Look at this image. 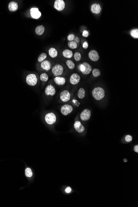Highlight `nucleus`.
I'll list each match as a JSON object with an SVG mask.
<instances>
[{
	"instance_id": "1",
	"label": "nucleus",
	"mask_w": 138,
	"mask_h": 207,
	"mask_svg": "<svg viewBox=\"0 0 138 207\" xmlns=\"http://www.w3.org/2000/svg\"><path fill=\"white\" fill-rule=\"evenodd\" d=\"M92 95L95 100L97 101H100L103 99L105 97V90L101 87H96L93 90Z\"/></svg>"
},
{
	"instance_id": "2",
	"label": "nucleus",
	"mask_w": 138,
	"mask_h": 207,
	"mask_svg": "<svg viewBox=\"0 0 138 207\" xmlns=\"http://www.w3.org/2000/svg\"><path fill=\"white\" fill-rule=\"evenodd\" d=\"M26 81L30 86H35L38 82V79L37 76L34 74H30L27 75L26 78Z\"/></svg>"
},
{
	"instance_id": "3",
	"label": "nucleus",
	"mask_w": 138,
	"mask_h": 207,
	"mask_svg": "<svg viewBox=\"0 0 138 207\" xmlns=\"http://www.w3.org/2000/svg\"><path fill=\"white\" fill-rule=\"evenodd\" d=\"M64 71V68L61 65L56 64L52 69V72L55 77H58L62 75Z\"/></svg>"
},
{
	"instance_id": "4",
	"label": "nucleus",
	"mask_w": 138,
	"mask_h": 207,
	"mask_svg": "<svg viewBox=\"0 0 138 207\" xmlns=\"http://www.w3.org/2000/svg\"><path fill=\"white\" fill-rule=\"evenodd\" d=\"M45 119L46 123L48 125H52L56 122V116L53 113L50 112L46 114Z\"/></svg>"
},
{
	"instance_id": "5",
	"label": "nucleus",
	"mask_w": 138,
	"mask_h": 207,
	"mask_svg": "<svg viewBox=\"0 0 138 207\" xmlns=\"http://www.w3.org/2000/svg\"><path fill=\"white\" fill-rule=\"evenodd\" d=\"M31 17L34 19H39L41 16V13L37 8H32L30 10Z\"/></svg>"
},
{
	"instance_id": "6",
	"label": "nucleus",
	"mask_w": 138,
	"mask_h": 207,
	"mask_svg": "<svg viewBox=\"0 0 138 207\" xmlns=\"http://www.w3.org/2000/svg\"><path fill=\"white\" fill-rule=\"evenodd\" d=\"M73 107L69 104H65L61 108V112L64 115H67L73 111Z\"/></svg>"
},
{
	"instance_id": "7",
	"label": "nucleus",
	"mask_w": 138,
	"mask_h": 207,
	"mask_svg": "<svg viewBox=\"0 0 138 207\" xmlns=\"http://www.w3.org/2000/svg\"><path fill=\"white\" fill-rule=\"evenodd\" d=\"M65 7V3L63 0H56L54 4V8L59 11L64 10Z\"/></svg>"
},
{
	"instance_id": "8",
	"label": "nucleus",
	"mask_w": 138,
	"mask_h": 207,
	"mask_svg": "<svg viewBox=\"0 0 138 207\" xmlns=\"http://www.w3.org/2000/svg\"><path fill=\"white\" fill-rule=\"evenodd\" d=\"M91 112L87 109H85L80 114V117L82 121H86L90 119Z\"/></svg>"
},
{
	"instance_id": "9",
	"label": "nucleus",
	"mask_w": 138,
	"mask_h": 207,
	"mask_svg": "<svg viewBox=\"0 0 138 207\" xmlns=\"http://www.w3.org/2000/svg\"><path fill=\"white\" fill-rule=\"evenodd\" d=\"M45 93L47 96H53L56 94V90L55 87L52 84L48 85L45 90Z\"/></svg>"
},
{
	"instance_id": "10",
	"label": "nucleus",
	"mask_w": 138,
	"mask_h": 207,
	"mask_svg": "<svg viewBox=\"0 0 138 207\" xmlns=\"http://www.w3.org/2000/svg\"><path fill=\"white\" fill-rule=\"evenodd\" d=\"M71 95L68 91H63L60 94V99L63 102H66L70 101Z\"/></svg>"
},
{
	"instance_id": "11",
	"label": "nucleus",
	"mask_w": 138,
	"mask_h": 207,
	"mask_svg": "<svg viewBox=\"0 0 138 207\" xmlns=\"http://www.w3.org/2000/svg\"><path fill=\"white\" fill-rule=\"evenodd\" d=\"M89 57L91 61L96 62L99 60V55L96 50H92L89 52L88 54Z\"/></svg>"
},
{
	"instance_id": "12",
	"label": "nucleus",
	"mask_w": 138,
	"mask_h": 207,
	"mask_svg": "<svg viewBox=\"0 0 138 207\" xmlns=\"http://www.w3.org/2000/svg\"><path fill=\"white\" fill-rule=\"evenodd\" d=\"M80 79V76L78 74H73L70 77V83L72 85L77 84L79 82Z\"/></svg>"
},
{
	"instance_id": "13",
	"label": "nucleus",
	"mask_w": 138,
	"mask_h": 207,
	"mask_svg": "<svg viewBox=\"0 0 138 207\" xmlns=\"http://www.w3.org/2000/svg\"><path fill=\"white\" fill-rule=\"evenodd\" d=\"M74 127L76 131L78 133H82L85 131V128L84 126L79 121L75 122L74 125Z\"/></svg>"
},
{
	"instance_id": "14",
	"label": "nucleus",
	"mask_w": 138,
	"mask_h": 207,
	"mask_svg": "<svg viewBox=\"0 0 138 207\" xmlns=\"http://www.w3.org/2000/svg\"><path fill=\"white\" fill-rule=\"evenodd\" d=\"M82 64L85 68L84 71L83 72H82V73L85 75H88L90 73L92 70L91 65L87 62H84Z\"/></svg>"
},
{
	"instance_id": "15",
	"label": "nucleus",
	"mask_w": 138,
	"mask_h": 207,
	"mask_svg": "<svg viewBox=\"0 0 138 207\" xmlns=\"http://www.w3.org/2000/svg\"><path fill=\"white\" fill-rule=\"evenodd\" d=\"M101 10V8L99 4H94L91 6V11L94 14H99Z\"/></svg>"
},
{
	"instance_id": "16",
	"label": "nucleus",
	"mask_w": 138,
	"mask_h": 207,
	"mask_svg": "<svg viewBox=\"0 0 138 207\" xmlns=\"http://www.w3.org/2000/svg\"><path fill=\"white\" fill-rule=\"evenodd\" d=\"M41 66L42 69L43 70L46 71H49L51 68V63L49 61L45 60L42 62H41Z\"/></svg>"
},
{
	"instance_id": "17",
	"label": "nucleus",
	"mask_w": 138,
	"mask_h": 207,
	"mask_svg": "<svg viewBox=\"0 0 138 207\" xmlns=\"http://www.w3.org/2000/svg\"><path fill=\"white\" fill-rule=\"evenodd\" d=\"M54 82L56 84L59 86H62L65 84L66 82L65 78L63 77L58 76L54 78Z\"/></svg>"
},
{
	"instance_id": "18",
	"label": "nucleus",
	"mask_w": 138,
	"mask_h": 207,
	"mask_svg": "<svg viewBox=\"0 0 138 207\" xmlns=\"http://www.w3.org/2000/svg\"><path fill=\"white\" fill-rule=\"evenodd\" d=\"M18 5L17 3L15 1H12L8 5V9L11 12H15L18 9Z\"/></svg>"
},
{
	"instance_id": "19",
	"label": "nucleus",
	"mask_w": 138,
	"mask_h": 207,
	"mask_svg": "<svg viewBox=\"0 0 138 207\" xmlns=\"http://www.w3.org/2000/svg\"><path fill=\"white\" fill-rule=\"evenodd\" d=\"M45 31L44 26L43 25H39L36 28L35 33L37 35L41 36L43 35Z\"/></svg>"
},
{
	"instance_id": "20",
	"label": "nucleus",
	"mask_w": 138,
	"mask_h": 207,
	"mask_svg": "<svg viewBox=\"0 0 138 207\" xmlns=\"http://www.w3.org/2000/svg\"><path fill=\"white\" fill-rule=\"evenodd\" d=\"M48 54L50 57L54 58L58 56V52L57 50L54 48H50L48 50Z\"/></svg>"
},
{
	"instance_id": "21",
	"label": "nucleus",
	"mask_w": 138,
	"mask_h": 207,
	"mask_svg": "<svg viewBox=\"0 0 138 207\" xmlns=\"http://www.w3.org/2000/svg\"><path fill=\"white\" fill-rule=\"evenodd\" d=\"M63 56L67 58H70L73 56V52L72 50L65 49L63 52Z\"/></svg>"
},
{
	"instance_id": "22",
	"label": "nucleus",
	"mask_w": 138,
	"mask_h": 207,
	"mask_svg": "<svg viewBox=\"0 0 138 207\" xmlns=\"http://www.w3.org/2000/svg\"><path fill=\"white\" fill-rule=\"evenodd\" d=\"M85 93H86V92H85V89L83 88H81L79 89L78 92V97L81 99H83L85 96Z\"/></svg>"
},
{
	"instance_id": "23",
	"label": "nucleus",
	"mask_w": 138,
	"mask_h": 207,
	"mask_svg": "<svg viewBox=\"0 0 138 207\" xmlns=\"http://www.w3.org/2000/svg\"><path fill=\"white\" fill-rule=\"evenodd\" d=\"M66 63L69 69H70V70H73L75 68V64L74 63V62L71 60H67L66 61Z\"/></svg>"
},
{
	"instance_id": "24",
	"label": "nucleus",
	"mask_w": 138,
	"mask_h": 207,
	"mask_svg": "<svg viewBox=\"0 0 138 207\" xmlns=\"http://www.w3.org/2000/svg\"><path fill=\"white\" fill-rule=\"evenodd\" d=\"M47 56V54H46V53H41V54H40V55H39V57H38V62H39V63L42 62L43 61H45V60Z\"/></svg>"
},
{
	"instance_id": "25",
	"label": "nucleus",
	"mask_w": 138,
	"mask_h": 207,
	"mask_svg": "<svg viewBox=\"0 0 138 207\" xmlns=\"http://www.w3.org/2000/svg\"><path fill=\"white\" fill-rule=\"evenodd\" d=\"M130 35L134 39H138V29H135L132 30L130 32Z\"/></svg>"
},
{
	"instance_id": "26",
	"label": "nucleus",
	"mask_w": 138,
	"mask_h": 207,
	"mask_svg": "<svg viewBox=\"0 0 138 207\" xmlns=\"http://www.w3.org/2000/svg\"><path fill=\"white\" fill-rule=\"evenodd\" d=\"M40 79L41 81L44 82H46L48 81L49 79V77L48 74L46 73H43L41 74L40 76Z\"/></svg>"
},
{
	"instance_id": "27",
	"label": "nucleus",
	"mask_w": 138,
	"mask_h": 207,
	"mask_svg": "<svg viewBox=\"0 0 138 207\" xmlns=\"http://www.w3.org/2000/svg\"><path fill=\"white\" fill-rule=\"evenodd\" d=\"M92 71L93 76L95 77H99L101 74V72L100 71L99 69H97V68H94L93 69Z\"/></svg>"
},
{
	"instance_id": "28",
	"label": "nucleus",
	"mask_w": 138,
	"mask_h": 207,
	"mask_svg": "<svg viewBox=\"0 0 138 207\" xmlns=\"http://www.w3.org/2000/svg\"><path fill=\"white\" fill-rule=\"evenodd\" d=\"M68 46L70 48L74 49L77 47V44L74 41H69L68 43Z\"/></svg>"
},
{
	"instance_id": "29",
	"label": "nucleus",
	"mask_w": 138,
	"mask_h": 207,
	"mask_svg": "<svg viewBox=\"0 0 138 207\" xmlns=\"http://www.w3.org/2000/svg\"><path fill=\"white\" fill-rule=\"evenodd\" d=\"M74 59L76 61H79L81 60V53L79 52H76L74 55Z\"/></svg>"
},
{
	"instance_id": "30",
	"label": "nucleus",
	"mask_w": 138,
	"mask_h": 207,
	"mask_svg": "<svg viewBox=\"0 0 138 207\" xmlns=\"http://www.w3.org/2000/svg\"><path fill=\"white\" fill-rule=\"evenodd\" d=\"M32 174H32V171L31 169L30 168H26L25 170V175L26 176L31 178V176H32Z\"/></svg>"
},
{
	"instance_id": "31",
	"label": "nucleus",
	"mask_w": 138,
	"mask_h": 207,
	"mask_svg": "<svg viewBox=\"0 0 138 207\" xmlns=\"http://www.w3.org/2000/svg\"><path fill=\"white\" fill-rule=\"evenodd\" d=\"M75 36L73 34H70L67 37V39L69 41H73V40H74V38H75Z\"/></svg>"
},
{
	"instance_id": "32",
	"label": "nucleus",
	"mask_w": 138,
	"mask_h": 207,
	"mask_svg": "<svg viewBox=\"0 0 138 207\" xmlns=\"http://www.w3.org/2000/svg\"><path fill=\"white\" fill-rule=\"evenodd\" d=\"M132 137L130 135H127L125 138L126 141L127 142H130L132 141Z\"/></svg>"
},
{
	"instance_id": "33",
	"label": "nucleus",
	"mask_w": 138,
	"mask_h": 207,
	"mask_svg": "<svg viewBox=\"0 0 138 207\" xmlns=\"http://www.w3.org/2000/svg\"><path fill=\"white\" fill-rule=\"evenodd\" d=\"M82 36L85 37H87L89 35V32L87 30H84L82 32Z\"/></svg>"
},
{
	"instance_id": "34",
	"label": "nucleus",
	"mask_w": 138,
	"mask_h": 207,
	"mask_svg": "<svg viewBox=\"0 0 138 207\" xmlns=\"http://www.w3.org/2000/svg\"><path fill=\"white\" fill-rule=\"evenodd\" d=\"M82 47L85 49H87L88 47H89V44L87 41H85V42L82 45Z\"/></svg>"
},
{
	"instance_id": "35",
	"label": "nucleus",
	"mask_w": 138,
	"mask_h": 207,
	"mask_svg": "<svg viewBox=\"0 0 138 207\" xmlns=\"http://www.w3.org/2000/svg\"><path fill=\"white\" fill-rule=\"evenodd\" d=\"M72 191V189L70 187H67L65 189V192L67 193H70Z\"/></svg>"
},
{
	"instance_id": "36",
	"label": "nucleus",
	"mask_w": 138,
	"mask_h": 207,
	"mask_svg": "<svg viewBox=\"0 0 138 207\" xmlns=\"http://www.w3.org/2000/svg\"><path fill=\"white\" fill-rule=\"evenodd\" d=\"M74 41L76 43V44H78V43H79V37H75Z\"/></svg>"
},
{
	"instance_id": "37",
	"label": "nucleus",
	"mask_w": 138,
	"mask_h": 207,
	"mask_svg": "<svg viewBox=\"0 0 138 207\" xmlns=\"http://www.w3.org/2000/svg\"><path fill=\"white\" fill-rule=\"evenodd\" d=\"M134 151L135 152H136V153H138V145H135V146L134 147Z\"/></svg>"
},
{
	"instance_id": "38",
	"label": "nucleus",
	"mask_w": 138,
	"mask_h": 207,
	"mask_svg": "<svg viewBox=\"0 0 138 207\" xmlns=\"http://www.w3.org/2000/svg\"><path fill=\"white\" fill-rule=\"evenodd\" d=\"M127 159H124V162H127Z\"/></svg>"
}]
</instances>
